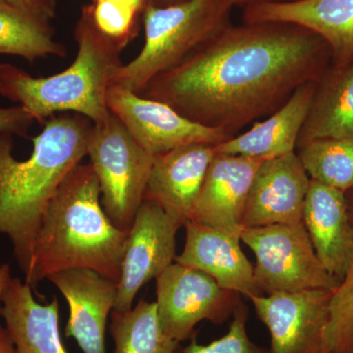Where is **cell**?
<instances>
[{
  "label": "cell",
  "instance_id": "277c9868",
  "mask_svg": "<svg viewBox=\"0 0 353 353\" xmlns=\"http://www.w3.org/2000/svg\"><path fill=\"white\" fill-rule=\"evenodd\" d=\"M75 41V60L55 75L32 77L12 64H0V95L41 125L59 112L80 114L94 124L105 122L110 115L108 90L124 64L123 48L95 27L90 6L83 7L77 23Z\"/></svg>",
  "mask_w": 353,
  "mask_h": 353
},
{
  "label": "cell",
  "instance_id": "83f0119b",
  "mask_svg": "<svg viewBox=\"0 0 353 353\" xmlns=\"http://www.w3.org/2000/svg\"><path fill=\"white\" fill-rule=\"evenodd\" d=\"M34 120L21 105L0 108V134L27 137Z\"/></svg>",
  "mask_w": 353,
  "mask_h": 353
},
{
  "label": "cell",
  "instance_id": "836d02e7",
  "mask_svg": "<svg viewBox=\"0 0 353 353\" xmlns=\"http://www.w3.org/2000/svg\"><path fill=\"white\" fill-rule=\"evenodd\" d=\"M345 197H347L348 213H350V222L353 228V188L345 192Z\"/></svg>",
  "mask_w": 353,
  "mask_h": 353
},
{
  "label": "cell",
  "instance_id": "8992f818",
  "mask_svg": "<svg viewBox=\"0 0 353 353\" xmlns=\"http://www.w3.org/2000/svg\"><path fill=\"white\" fill-rule=\"evenodd\" d=\"M87 157L99 180L111 222L129 231L143 201L154 155L146 152L117 116L94 124Z\"/></svg>",
  "mask_w": 353,
  "mask_h": 353
},
{
  "label": "cell",
  "instance_id": "603a6c76",
  "mask_svg": "<svg viewBox=\"0 0 353 353\" xmlns=\"http://www.w3.org/2000/svg\"><path fill=\"white\" fill-rule=\"evenodd\" d=\"M0 55H13L30 63L48 57L64 58V44L53 38L50 26L0 3Z\"/></svg>",
  "mask_w": 353,
  "mask_h": 353
},
{
  "label": "cell",
  "instance_id": "8fae6325",
  "mask_svg": "<svg viewBox=\"0 0 353 353\" xmlns=\"http://www.w3.org/2000/svg\"><path fill=\"white\" fill-rule=\"evenodd\" d=\"M332 290L250 297L257 317L270 332V353H333L325 338Z\"/></svg>",
  "mask_w": 353,
  "mask_h": 353
},
{
  "label": "cell",
  "instance_id": "7c38bea8",
  "mask_svg": "<svg viewBox=\"0 0 353 353\" xmlns=\"http://www.w3.org/2000/svg\"><path fill=\"white\" fill-rule=\"evenodd\" d=\"M310 181L296 152L264 160L248 192L243 229L301 222Z\"/></svg>",
  "mask_w": 353,
  "mask_h": 353
},
{
  "label": "cell",
  "instance_id": "30bf717a",
  "mask_svg": "<svg viewBox=\"0 0 353 353\" xmlns=\"http://www.w3.org/2000/svg\"><path fill=\"white\" fill-rule=\"evenodd\" d=\"M182 227L157 204L143 202L125 245L114 311L130 310L139 290L175 262L176 236Z\"/></svg>",
  "mask_w": 353,
  "mask_h": 353
},
{
  "label": "cell",
  "instance_id": "6da1fadb",
  "mask_svg": "<svg viewBox=\"0 0 353 353\" xmlns=\"http://www.w3.org/2000/svg\"><path fill=\"white\" fill-rule=\"evenodd\" d=\"M332 63L315 32L285 22L229 24L139 94L202 126L236 136L317 82Z\"/></svg>",
  "mask_w": 353,
  "mask_h": 353
},
{
  "label": "cell",
  "instance_id": "7a4b0ae2",
  "mask_svg": "<svg viewBox=\"0 0 353 353\" xmlns=\"http://www.w3.org/2000/svg\"><path fill=\"white\" fill-rule=\"evenodd\" d=\"M92 129L94 123L80 114L52 116L32 139V153L23 161L13 157V134H0V233L10 239L26 283L44 212L64 179L87 157Z\"/></svg>",
  "mask_w": 353,
  "mask_h": 353
},
{
  "label": "cell",
  "instance_id": "e0dca14e",
  "mask_svg": "<svg viewBox=\"0 0 353 353\" xmlns=\"http://www.w3.org/2000/svg\"><path fill=\"white\" fill-rule=\"evenodd\" d=\"M215 154V145L192 143L157 155L145 201L159 205L183 227L192 219L204 176Z\"/></svg>",
  "mask_w": 353,
  "mask_h": 353
},
{
  "label": "cell",
  "instance_id": "f1b7e54d",
  "mask_svg": "<svg viewBox=\"0 0 353 353\" xmlns=\"http://www.w3.org/2000/svg\"><path fill=\"white\" fill-rule=\"evenodd\" d=\"M0 3L17 9L46 25H50L54 18L57 9V0H0Z\"/></svg>",
  "mask_w": 353,
  "mask_h": 353
},
{
  "label": "cell",
  "instance_id": "ba28073f",
  "mask_svg": "<svg viewBox=\"0 0 353 353\" xmlns=\"http://www.w3.org/2000/svg\"><path fill=\"white\" fill-rule=\"evenodd\" d=\"M158 319L172 340H192L201 321L223 324L234 315L239 294L222 289L203 272L174 262L157 279Z\"/></svg>",
  "mask_w": 353,
  "mask_h": 353
},
{
  "label": "cell",
  "instance_id": "cb8c5ba5",
  "mask_svg": "<svg viewBox=\"0 0 353 353\" xmlns=\"http://www.w3.org/2000/svg\"><path fill=\"white\" fill-rule=\"evenodd\" d=\"M311 180L347 192L353 188V136L320 139L297 148Z\"/></svg>",
  "mask_w": 353,
  "mask_h": 353
},
{
  "label": "cell",
  "instance_id": "9c48e42d",
  "mask_svg": "<svg viewBox=\"0 0 353 353\" xmlns=\"http://www.w3.org/2000/svg\"><path fill=\"white\" fill-rule=\"evenodd\" d=\"M108 106L139 145L154 157L183 145H218L234 138L222 130L188 119L168 104L118 85L109 88Z\"/></svg>",
  "mask_w": 353,
  "mask_h": 353
},
{
  "label": "cell",
  "instance_id": "7402d4cb",
  "mask_svg": "<svg viewBox=\"0 0 353 353\" xmlns=\"http://www.w3.org/2000/svg\"><path fill=\"white\" fill-rule=\"evenodd\" d=\"M110 333L114 353H180L160 325L157 303L141 299L126 312L112 311Z\"/></svg>",
  "mask_w": 353,
  "mask_h": 353
},
{
  "label": "cell",
  "instance_id": "d6a6232c",
  "mask_svg": "<svg viewBox=\"0 0 353 353\" xmlns=\"http://www.w3.org/2000/svg\"><path fill=\"white\" fill-rule=\"evenodd\" d=\"M148 6L157 7H165L169 6H174V4L181 3V2L185 1V0H148Z\"/></svg>",
  "mask_w": 353,
  "mask_h": 353
},
{
  "label": "cell",
  "instance_id": "5bb4252c",
  "mask_svg": "<svg viewBox=\"0 0 353 353\" xmlns=\"http://www.w3.org/2000/svg\"><path fill=\"white\" fill-rule=\"evenodd\" d=\"M264 160L216 152L190 220L241 236L248 192Z\"/></svg>",
  "mask_w": 353,
  "mask_h": 353
},
{
  "label": "cell",
  "instance_id": "4dcf8cb0",
  "mask_svg": "<svg viewBox=\"0 0 353 353\" xmlns=\"http://www.w3.org/2000/svg\"><path fill=\"white\" fill-rule=\"evenodd\" d=\"M233 6H252L257 4L273 3V2H289L294 0H228Z\"/></svg>",
  "mask_w": 353,
  "mask_h": 353
},
{
  "label": "cell",
  "instance_id": "9a60e30c",
  "mask_svg": "<svg viewBox=\"0 0 353 353\" xmlns=\"http://www.w3.org/2000/svg\"><path fill=\"white\" fill-rule=\"evenodd\" d=\"M185 243L175 262L205 273L222 289L250 299L263 296L254 277V267L241 248L240 234L229 233L194 220L183 225Z\"/></svg>",
  "mask_w": 353,
  "mask_h": 353
},
{
  "label": "cell",
  "instance_id": "4fadbf2b",
  "mask_svg": "<svg viewBox=\"0 0 353 353\" xmlns=\"http://www.w3.org/2000/svg\"><path fill=\"white\" fill-rule=\"evenodd\" d=\"M68 303L67 338L83 353H106L105 330L117 296V282L87 268L57 272L48 278Z\"/></svg>",
  "mask_w": 353,
  "mask_h": 353
},
{
  "label": "cell",
  "instance_id": "1f68e13d",
  "mask_svg": "<svg viewBox=\"0 0 353 353\" xmlns=\"http://www.w3.org/2000/svg\"><path fill=\"white\" fill-rule=\"evenodd\" d=\"M11 278L10 267L8 264L0 266V308H1V299L9 279Z\"/></svg>",
  "mask_w": 353,
  "mask_h": 353
},
{
  "label": "cell",
  "instance_id": "ffe728a7",
  "mask_svg": "<svg viewBox=\"0 0 353 353\" xmlns=\"http://www.w3.org/2000/svg\"><path fill=\"white\" fill-rule=\"evenodd\" d=\"M315 90L316 82L301 85L283 108L248 132L215 145L216 152L266 160L296 152Z\"/></svg>",
  "mask_w": 353,
  "mask_h": 353
},
{
  "label": "cell",
  "instance_id": "484cf974",
  "mask_svg": "<svg viewBox=\"0 0 353 353\" xmlns=\"http://www.w3.org/2000/svg\"><path fill=\"white\" fill-rule=\"evenodd\" d=\"M325 338L333 353H353V259L345 278L332 290Z\"/></svg>",
  "mask_w": 353,
  "mask_h": 353
},
{
  "label": "cell",
  "instance_id": "2e32d148",
  "mask_svg": "<svg viewBox=\"0 0 353 353\" xmlns=\"http://www.w3.org/2000/svg\"><path fill=\"white\" fill-rule=\"evenodd\" d=\"M243 22L301 26L328 44L332 65L353 64V0H294L246 6Z\"/></svg>",
  "mask_w": 353,
  "mask_h": 353
},
{
  "label": "cell",
  "instance_id": "d4e9b609",
  "mask_svg": "<svg viewBox=\"0 0 353 353\" xmlns=\"http://www.w3.org/2000/svg\"><path fill=\"white\" fill-rule=\"evenodd\" d=\"M148 6V0H92L90 6L95 27L123 50L138 34Z\"/></svg>",
  "mask_w": 353,
  "mask_h": 353
},
{
  "label": "cell",
  "instance_id": "ac0fdd59",
  "mask_svg": "<svg viewBox=\"0 0 353 353\" xmlns=\"http://www.w3.org/2000/svg\"><path fill=\"white\" fill-rule=\"evenodd\" d=\"M303 222L318 259L340 283L353 259V228L345 192L311 180Z\"/></svg>",
  "mask_w": 353,
  "mask_h": 353
},
{
  "label": "cell",
  "instance_id": "d6986e66",
  "mask_svg": "<svg viewBox=\"0 0 353 353\" xmlns=\"http://www.w3.org/2000/svg\"><path fill=\"white\" fill-rule=\"evenodd\" d=\"M0 315L16 353H68L60 336L57 296L50 303H39L31 285L11 277L2 294Z\"/></svg>",
  "mask_w": 353,
  "mask_h": 353
},
{
  "label": "cell",
  "instance_id": "44dd1931",
  "mask_svg": "<svg viewBox=\"0 0 353 353\" xmlns=\"http://www.w3.org/2000/svg\"><path fill=\"white\" fill-rule=\"evenodd\" d=\"M350 136H353V64H331L316 82L314 97L296 148L314 139Z\"/></svg>",
  "mask_w": 353,
  "mask_h": 353
},
{
  "label": "cell",
  "instance_id": "52a82bcc",
  "mask_svg": "<svg viewBox=\"0 0 353 353\" xmlns=\"http://www.w3.org/2000/svg\"><path fill=\"white\" fill-rule=\"evenodd\" d=\"M241 240L254 253V277L262 294L334 290L339 285L318 259L303 221L248 228Z\"/></svg>",
  "mask_w": 353,
  "mask_h": 353
},
{
  "label": "cell",
  "instance_id": "f546056e",
  "mask_svg": "<svg viewBox=\"0 0 353 353\" xmlns=\"http://www.w3.org/2000/svg\"><path fill=\"white\" fill-rule=\"evenodd\" d=\"M0 353H16L12 339L4 327L0 326Z\"/></svg>",
  "mask_w": 353,
  "mask_h": 353
},
{
  "label": "cell",
  "instance_id": "4316f807",
  "mask_svg": "<svg viewBox=\"0 0 353 353\" xmlns=\"http://www.w3.org/2000/svg\"><path fill=\"white\" fill-rule=\"evenodd\" d=\"M248 310L239 303L233 315L229 331L208 345H199L196 338L181 353H270V350L255 345L248 334L246 329Z\"/></svg>",
  "mask_w": 353,
  "mask_h": 353
},
{
  "label": "cell",
  "instance_id": "3957f363",
  "mask_svg": "<svg viewBox=\"0 0 353 353\" xmlns=\"http://www.w3.org/2000/svg\"><path fill=\"white\" fill-rule=\"evenodd\" d=\"M129 231L109 219L90 164H78L64 179L44 212L34 243V287L57 272L87 268L118 283Z\"/></svg>",
  "mask_w": 353,
  "mask_h": 353
},
{
  "label": "cell",
  "instance_id": "5b68a950",
  "mask_svg": "<svg viewBox=\"0 0 353 353\" xmlns=\"http://www.w3.org/2000/svg\"><path fill=\"white\" fill-rule=\"evenodd\" d=\"M233 7L228 0H185L165 7L148 6L143 15V50L115 72L111 85L141 94L152 79L181 63L231 24Z\"/></svg>",
  "mask_w": 353,
  "mask_h": 353
}]
</instances>
